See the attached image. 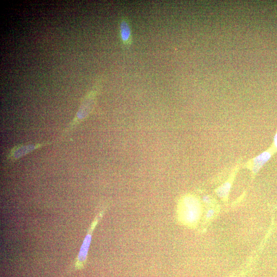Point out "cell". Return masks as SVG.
<instances>
[{
    "label": "cell",
    "mask_w": 277,
    "mask_h": 277,
    "mask_svg": "<svg viewBox=\"0 0 277 277\" xmlns=\"http://www.w3.org/2000/svg\"><path fill=\"white\" fill-rule=\"evenodd\" d=\"M275 154L276 153L270 146L264 151L248 161L245 167L251 171L252 175H255Z\"/></svg>",
    "instance_id": "obj_3"
},
{
    "label": "cell",
    "mask_w": 277,
    "mask_h": 277,
    "mask_svg": "<svg viewBox=\"0 0 277 277\" xmlns=\"http://www.w3.org/2000/svg\"><path fill=\"white\" fill-rule=\"evenodd\" d=\"M120 33L121 40L126 46H129L132 42L131 30L128 19L123 18L120 25Z\"/></svg>",
    "instance_id": "obj_4"
},
{
    "label": "cell",
    "mask_w": 277,
    "mask_h": 277,
    "mask_svg": "<svg viewBox=\"0 0 277 277\" xmlns=\"http://www.w3.org/2000/svg\"><path fill=\"white\" fill-rule=\"evenodd\" d=\"M201 205L194 195L184 196L179 203L177 212L180 221L187 225H193L197 222L201 213Z\"/></svg>",
    "instance_id": "obj_1"
},
{
    "label": "cell",
    "mask_w": 277,
    "mask_h": 277,
    "mask_svg": "<svg viewBox=\"0 0 277 277\" xmlns=\"http://www.w3.org/2000/svg\"><path fill=\"white\" fill-rule=\"evenodd\" d=\"M203 201H204V202H205V203H207V204H209L211 202V199H210V197H209V196L208 195H205L203 196Z\"/></svg>",
    "instance_id": "obj_9"
},
{
    "label": "cell",
    "mask_w": 277,
    "mask_h": 277,
    "mask_svg": "<svg viewBox=\"0 0 277 277\" xmlns=\"http://www.w3.org/2000/svg\"><path fill=\"white\" fill-rule=\"evenodd\" d=\"M214 213V210L213 209H211L208 210L206 213V218L207 219L211 218L213 215Z\"/></svg>",
    "instance_id": "obj_8"
},
{
    "label": "cell",
    "mask_w": 277,
    "mask_h": 277,
    "mask_svg": "<svg viewBox=\"0 0 277 277\" xmlns=\"http://www.w3.org/2000/svg\"><path fill=\"white\" fill-rule=\"evenodd\" d=\"M103 213L104 210H102L97 215L89 227L88 233L80 249V252L73 264V267L75 270H80L83 268L86 264L92 232L98 221L102 217Z\"/></svg>",
    "instance_id": "obj_2"
},
{
    "label": "cell",
    "mask_w": 277,
    "mask_h": 277,
    "mask_svg": "<svg viewBox=\"0 0 277 277\" xmlns=\"http://www.w3.org/2000/svg\"><path fill=\"white\" fill-rule=\"evenodd\" d=\"M38 146L39 145L35 146H22V147L19 146L18 147L14 148L10 154V156H11L13 158H17L23 155L24 154L28 153L31 150L38 147Z\"/></svg>",
    "instance_id": "obj_6"
},
{
    "label": "cell",
    "mask_w": 277,
    "mask_h": 277,
    "mask_svg": "<svg viewBox=\"0 0 277 277\" xmlns=\"http://www.w3.org/2000/svg\"><path fill=\"white\" fill-rule=\"evenodd\" d=\"M270 147L274 150V151L276 153H277V128L275 134L273 137L272 143H271Z\"/></svg>",
    "instance_id": "obj_7"
},
{
    "label": "cell",
    "mask_w": 277,
    "mask_h": 277,
    "mask_svg": "<svg viewBox=\"0 0 277 277\" xmlns=\"http://www.w3.org/2000/svg\"><path fill=\"white\" fill-rule=\"evenodd\" d=\"M233 177L231 179H228L225 183L216 189L215 192L219 197L225 199L228 196L231 187Z\"/></svg>",
    "instance_id": "obj_5"
}]
</instances>
